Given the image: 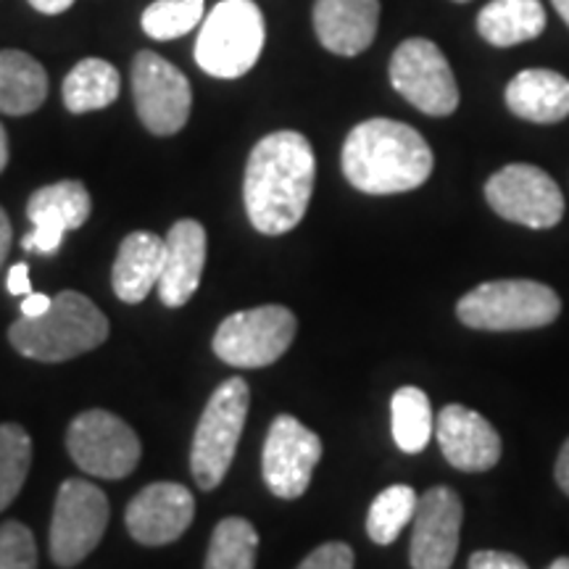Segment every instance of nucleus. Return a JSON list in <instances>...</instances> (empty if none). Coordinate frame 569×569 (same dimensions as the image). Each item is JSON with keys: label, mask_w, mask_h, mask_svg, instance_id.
<instances>
[{"label": "nucleus", "mask_w": 569, "mask_h": 569, "mask_svg": "<svg viewBox=\"0 0 569 569\" xmlns=\"http://www.w3.org/2000/svg\"><path fill=\"white\" fill-rule=\"evenodd\" d=\"M0 569H38V546L27 525H0Z\"/></svg>", "instance_id": "nucleus-30"}, {"label": "nucleus", "mask_w": 569, "mask_h": 569, "mask_svg": "<svg viewBox=\"0 0 569 569\" xmlns=\"http://www.w3.org/2000/svg\"><path fill=\"white\" fill-rule=\"evenodd\" d=\"M69 457L82 472L103 480H122L138 467L140 440L124 419L106 409L82 411L67 432Z\"/></svg>", "instance_id": "nucleus-8"}, {"label": "nucleus", "mask_w": 569, "mask_h": 569, "mask_svg": "<svg viewBox=\"0 0 569 569\" xmlns=\"http://www.w3.org/2000/svg\"><path fill=\"white\" fill-rule=\"evenodd\" d=\"M53 298L46 296V293H30L21 301V317H40L46 315L48 309H51Z\"/></svg>", "instance_id": "nucleus-34"}, {"label": "nucleus", "mask_w": 569, "mask_h": 569, "mask_svg": "<svg viewBox=\"0 0 569 569\" xmlns=\"http://www.w3.org/2000/svg\"><path fill=\"white\" fill-rule=\"evenodd\" d=\"M132 96L140 122L148 132L169 138L188 124L193 90L174 63L153 51H140L132 61Z\"/></svg>", "instance_id": "nucleus-11"}, {"label": "nucleus", "mask_w": 569, "mask_h": 569, "mask_svg": "<svg viewBox=\"0 0 569 569\" xmlns=\"http://www.w3.org/2000/svg\"><path fill=\"white\" fill-rule=\"evenodd\" d=\"M119 88H122V82H119V71L113 69V63L103 59H82L71 67L67 80H63V106L71 113L109 109L119 98Z\"/></svg>", "instance_id": "nucleus-24"}, {"label": "nucleus", "mask_w": 569, "mask_h": 569, "mask_svg": "<svg viewBox=\"0 0 569 569\" xmlns=\"http://www.w3.org/2000/svg\"><path fill=\"white\" fill-rule=\"evenodd\" d=\"M11 251V222L6 217V211L0 209V269H3V261L9 259Z\"/></svg>", "instance_id": "nucleus-36"}, {"label": "nucleus", "mask_w": 569, "mask_h": 569, "mask_svg": "<svg viewBox=\"0 0 569 569\" xmlns=\"http://www.w3.org/2000/svg\"><path fill=\"white\" fill-rule=\"evenodd\" d=\"M346 180L367 196L417 190L432 174V151L415 127L396 119H367L343 142Z\"/></svg>", "instance_id": "nucleus-2"}, {"label": "nucleus", "mask_w": 569, "mask_h": 569, "mask_svg": "<svg viewBox=\"0 0 569 569\" xmlns=\"http://www.w3.org/2000/svg\"><path fill=\"white\" fill-rule=\"evenodd\" d=\"M196 517V498L180 482H153L124 511L130 536L142 546H167L182 538Z\"/></svg>", "instance_id": "nucleus-16"}, {"label": "nucleus", "mask_w": 569, "mask_h": 569, "mask_svg": "<svg viewBox=\"0 0 569 569\" xmlns=\"http://www.w3.org/2000/svg\"><path fill=\"white\" fill-rule=\"evenodd\" d=\"M457 3H467V0H457Z\"/></svg>", "instance_id": "nucleus-41"}, {"label": "nucleus", "mask_w": 569, "mask_h": 569, "mask_svg": "<svg viewBox=\"0 0 569 569\" xmlns=\"http://www.w3.org/2000/svg\"><path fill=\"white\" fill-rule=\"evenodd\" d=\"M298 569H353V551L348 543L332 540V543L319 546L306 557Z\"/></svg>", "instance_id": "nucleus-31"}, {"label": "nucleus", "mask_w": 569, "mask_h": 569, "mask_svg": "<svg viewBox=\"0 0 569 569\" xmlns=\"http://www.w3.org/2000/svg\"><path fill=\"white\" fill-rule=\"evenodd\" d=\"M390 82L427 117H448L459 106L457 77L432 40H403L390 59Z\"/></svg>", "instance_id": "nucleus-9"}, {"label": "nucleus", "mask_w": 569, "mask_h": 569, "mask_svg": "<svg viewBox=\"0 0 569 569\" xmlns=\"http://www.w3.org/2000/svg\"><path fill=\"white\" fill-rule=\"evenodd\" d=\"M109 338V319L88 296L63 290L40 317H19L9 340L34 361H67L92 351Z\"/></svg>", "instance_id": "nucleus-3"}, {"label": "nucleus", "mask_w": 569, "mask_h": 569, "mask_svg": "<svg viewBox=\"0 0 569 569\" xmlns=\"http://www.w3.org/2000/svg\"><path fill=\"white\" fill-rule=\"evenodd\" d=\"M543 30L546 11L540 0H490L478 17V32L496 48L536 40Z\"/></svg>", "instance_id": "nucleus-23"}, {"label": "nucleus", "mask_w": 569, "mask_h": 569, "mask_svg": "<svg viewBox=\"0 0 569 569\" xmlns=\"http://www.w3.org/2000/svg\"><path fill=\"white\" fill-rule=\"evenodd\" d=\"M557 482L559 488L565 490V493L569 496V440L565 446H561L559 451V459H557Z\"/></svg>", "instance_id": "nucleus-37"}, {"label": "nucleus", "mask_w": 569, "mask_h": 569, "mask_svg": "<svg viewBox=\"0 0 569 569\" xmlns=\"http://www.w3.org/2000/svg\"><path fill=\"white\" fill-rule=\"evenodd\" d=\"M109 525V498L88 480L71 478L59 488L51 519V559L77 567L101 543Z\"/></svg>", "instance_id": "nucleus-10"}, {"label": "nucleus", "mask_w": 569, "mask_h": 569, "mask_svg": "<svg viewBox=\"0 0 569 569\" xmlns=\"http://www.w3.org/2000/svg\"><path fill=\"white\" fill-rule=\"evenodd\" d=\"M251 390L243 377H230L213 390L196 427L190 448V472L201 490H213L224 480L240 436H243Z\"/></svg>", "instance_id": "nucleus-6"}, {"label": "nucleus", "mask_w": 569, "mask_h": 569, "mask_svg": "<svg viewBox=\"0 0 569 569\" xmlns=\"http://www.w3.org/2000/svg\"><path fill=\"white\" fill-rule=\"evenodd\" d=\"M469 569H530L522 559L507 551H475Z\"/></svg>", "instance_id": "nucleus-32"}, {"label": "nucleus", "mask_w": 569, "mask_h": 569, "mask_svg": "<svg viewBox=\"0 0 569 569\" xmlns=\"http://www.w3.org/2000/svg\"><path fill=\"white\" fill-rule=\"evenodd\" d=\"M436 436L446 461L461 472H488L501 459V438L478 411L448 403L436 422Z\"/></svg>", "instance_id": "nucleus-17"}, {"label": "nucleus", "mask_w": 569, "mask_h": 569, "mask_svg": "<svg viewBox=\"0 0 569 569\" xmlns=\"http://www.w3.org/2000/svg\"><path fill=\"white\" fill-rule=\"evenodd\" d=\"M315 177V148L301 132L280 130L256 142L243 177L246 211L256 230L284 234L301 224Z\"/></svg>", "instance_id": "nucleus-1"}, {"label": "nucleus", "mask_w": 569, "mask_h": 569, "mask_svg": "<svg viewBox=\"0 0 569 569\" xmlns=\"http://www.w3.org/2000/svg\"><path fill=\"white\" fill-rule=\"evenodd\" d=\"M390 419H393L396 446L403 453H422L436 430L430 398L425 390L415 386L396 390L393 401H390Z\"/></svg>", "instance_id": "nucleus-25"}, {"label": "nucleus", "mask_w": 569, "mask_h": 569, "mask_svg": "<svg viewBox=\"0 0 569 569\" xmlns=\"http://www.w3.org/2000/svg\"><path fill=\"white\" fill-rule=\"evenodd\" d=\"M549 569H569V557H561V559H557Z\"/></svg>", "instance_id": "nucleus-40"}, {"label": "nucleus", "mask_w": 569, "mask_h": 569, "mask_svg": "<svg viewBox=\"0 0 569 569\" xmlns=\"http://www.w3.org/2000/svg\"><path fill=\"white\" fill-rule=\"evenodd\" d=\"M507 106L519 119L557 124L569 117V80L551 69L519 71L507 88Z\"/></svg>", "instance_id": "nucleus-21"}, {"label": "nucleus", "mask_w": 569, "mask_h": 569, "mask_svg": "<svg viewBox=\"0 0 569 569\" xmlns=\"http://www.w3.org/2000/svg\"><path fill=\"white\" fill-rule=\"evenodd\" d=\"M322 459V440L296 417L280 415L269 425L264 451H261V472L267 488L277 498H301L311 486L315 469Z\"/></svg>", "instance_id": "nucleus-13"}, {"label": "nucleus", "mask_w": 569, "mask_h": 569, "mask_svg": "<svg viewBox=\"0 0 569 569\" xmlns=\"http://www.w3.org/2000/svg\"><path fill=\"white\" fill-rule=\"evenodd\" d=\"M296 315L284 306L269 303L230 315L217 327L213 353L230 367L259 369L274 365L293 343Z\"/></svg>", "instance_id": "nucleus-7"}, {"label": "nucleus", "mask_w": 569, "mask_h": 569, "mask_svg": "<svg viewBox=\"0 0 569 569\" xmlns=\"http://www.w3.org/2000/svg\"><path fill=\"white\" fill-rule=\"evenodd\" d=\"M32 467V440L21 425H0V511L9 509L24 488Z\"/></svg>", "instance_id": "nucleus-28"}, {"label": "nucleus", "mask_w": 569, "mask_h": 569, "mask_svg": "<svg viewBox=\"0 0 569 569\" xmlns=\"http://www.w3.org/2000/svg\"><path fill=\"white\" fill-rule=\"evenodd\" d=\"M6 163H9V138H6L3 124H0V172L6 169Z\"/></svg>", "instance_id": "nucleus-38"}, {"label": "nucleus", "mask_w": 569, "mask_h": 569, "mask_svg": "<svg viewBox=\"0 0 569 569\" xmlns=\"http://www.w3.org/2000/svg\"><path fill=\"white\" fill-rule=\"evenodd\" d=\"M267 42L264 13L253 0H222L203 19L196 61L217 80H238L259 61Z\"/></svg>", "instance_id": "nucleus-4"}, {"label": "nucleus", "mask_w": 569, "mask_h": 569, "mask_svg": "<svg viewBox=\"0 0 569 569\" xmlns=\"http://www.w3.org/2000/svg\"><path fill=\"white\" fill-rule=\"evenodd\" d=\"M48 98V74L24 51H0V113L27 117Z\"/></svg>", "instance_id": "nucleus-22"}, {"label": "nucleus", "mask_w": 569, "mask_h": 569, "mask_svg": "<svg viewBox=\"0 0 569 569\" xmlns=\"http://www.w3.org/2000/svg\"><path fill=\"white\" fill-rule=\"evenodd\" d=\"M259 532L243 517H227L213 528L203 569H256Z\"/></svg>", "instance_id": "nucleus-26"}, {"label": "nucleus", "mask_w": 569, "mask_h": 569, "mask_svg": "<svg viewBox=\"0 0 569 569\" xmlns=\"http://www.w3.org/2000/svg\"><path fill=\"white\" fill-rule=\"evenodd\" d=\"M206 267V230L196 219H180L163 238V269L159 298L169 309H180L193 298Z\"/></svg>", "instance_id": "nucleus-18"}, {"label": "nucleus", "mask_w": 569, "mask_h": 569, "mask_svg": "<svg viewBox=\"0 0 569 569\" xmlns=\"http://www.w3.org/2000/svg\"><path fill=\"white\" fill-rule=\"evenodd\" d=\"M163 269V240L153 232H130L119 246L111 269L113 293L124 303H140L159 284Z\"/></svg>", "instance_id": "nucleus-20"}, {"label": "nucleus", "mask_w": 569, "mask_h": 569, "mask_svg": "<svg viewBox=\"0 0 569 569\" xmlns=\"http://www.w3.org/2000/svg\"><path fill=\"white\" fill-rule=\"evenodd\" d=\"M486 198L498 217L530 230H549L561 222L565 198L559 184L532 163H509L486 182Z\"/></svg>", "instance_id": "nucleus-12"}, {"label": "nucleus", "mask_w": 569, "mask_h": 569, "mask_svg": "<svg viewBox=\"0 0 569 569\" xmlns=\"http://www.w3.org/2000/svg\"><path fill=\"white\" fill-rule=\"evenodd\" d=\"M90 193L80 180H61L34 190L27 203L32 232L24 234L21 248L46 256L56 253L63 243V234L80 230L90 219Z\"/></svg>", "instance_id": "nucleus-15"}, {"label": "nucleus", "mask_w": 569, "mask_h": 569, "mask_svg": "<svg viewBox=\"0 0 569 569\" xmlns=\"http://www.w3.org/2000/svg\"><path fill=\"white\" fill-rule=\"evenodd\" d=\"M419 496L409 486H390L375 498L367 515V532L377 546H390L415 519Z\"/></svg>", "instance_id": "nucleus-27"}, {"label": "nucleus", "mask_w": 569, "mask_h": 569, "mask_svg": "<svg viewBox=\"0 0 569 569\" xmlns=\"http://www.w3.org/2000/svg\"><path fill=\"white\" fill-rule=\"evenodd\" d=\"M409 559L415 569H451L459 551L465 507L457 490L436 486L419 496Z\"/></svg>", "instance_id": "nucleus-14"}, {"label": "nucleus", "mask_w": 569, "mask_h": 569, "mask_svg": "<svg viewBox=\"0 0 569 569\" xmlns=\"http://www.w3.org/2000/svg\"><path fill=\"white\" fill-rule=\"evenodd\" d=\"M30 6L34 11L46 13V17H56V13L69 11L74 6V0H30Z\"/></svg>", "instance_id": "nucleus-35"}, {"label": "nucleus", "mask_w": 569, "mask_h": 569, "mask_svg": "<svg viewBox=\"0 0 569 569\" xmlns=\"http://www.w3.org/2000/svg\"><path fill=\"white\" fill-rule=\"evenodd\" d=\"M561 301L549 284L536 280L482 282L457 303L461 325L472 330H538L559 317Z\"/></svg>", "instance_id": "nucleus-5"}, {"label": "nucleus", "mask_w": 569, "mask_h": 569, "mask_svg": "<svg viewBox=\"0 0 569 569\" xmlns=\"http://www.w3.org/2000/svg\"><path fill=\"white\" fill-rule=\"evenodd\" d=\"M380 24V0H317L315 32L336 56H359L372 46Z\"/></svg>", "instance_id": "nucleus-19"}, {"label": "nucleus", "mask_w": 569, "mask_h": 569, "mask_svg": "<svg viewBox=\"0 0 569 569\" xmlns=\"http://www.w3.org/2000/svg\"><path fill=\"white\" fill-rule=\"evenodd\" d=\"M6 288H9L11 296H30L32 293L30 269H27V264H13L9 269V280H6Z\"/></svg>", "instance_id": "nucleus-33"}, {"label": "nucleus", "mask_w": 569, "mask_h": 569, "mask_svg": "<svg viewBox=\"0 0 569 569\" xmlns=\"http://www.w3.org/2000/svg\"><path fill=\"white\" fill-rule=\"evenodd\" d=\"M553 3V9H557V13L561 19L567 21V27H569V0H551Z\"/></svg>", "instance_id": "nucleus-39"}, {"label": "nucleus", "mask_w": 569, "mask_h": 569, "mask_svg": "<svg viewBox=\"0 0 569 569\" xmlns=\"http://www.w3.org/2000/svg\"><path fill=\"white\" fill-rule=\"evenodd\" d=\"M203 0H153L142 11V32L153 40H177L203 21Z\"/></svg>", "instance_id": "nucleus-29"}]
</instances>
